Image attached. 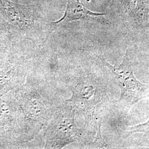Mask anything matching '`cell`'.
Segmentation results:
<instances>
[{"label": "cell", "mask_w": 149, "mask_h": 149, "mask_svg": "<svg viewBox=\"0 0 149 149\" xmlns=\"http://www.w3.org/2000/svg\"><path fill=\"white\" fill-rule=\"evenodd\" d=\"M101 62H83L68 75L72 96L65 102L84 118L87 136L91 143L103 141L101 125L104 116L115 103L116 78Z\"/></svg>", "instance_id": "cell-1"}, {"label": "cell", "mask_w": 149, "mask_h": 149, "mask_svg": "<svg viewBox=\"0 0 149 149\" xmlns=\"http://www.w3.org/2000/svg\"><path fill=\"white\" fill-rule=\"evenodd\" d=\"M106 13H97L88 10L79 0H68L66 10L64 16L54 24L65 23L76 20H93L98 16L106 15Z\"/></svg>", "instance_id": "cell-4"}, {"label": "cell", "mask_w": 149, "mask_h": 149, "mask_svg": "<svg viewBox=\"0 0 149 149\" xmlns=\"http://www.w3.org/2000/svg\"><path fill=\"white\" fill-rule=\"evenodd\" d=\"M76 114L74 109L65 101L57 109L50 131L49 141L53 148L62 149L74 142L84 144L85 130L76 125Z\"/></svg>", "instance_id": "cell-3"}, {"label": "cell", "mask_w": 149, "mask_h": 149, "mask_svg": "<svg viewBox=\"0 0 149 149\" xmlns=\"http://www.w3.org/2000/svg\"><path fill=\"white\" fill-rule=\"evenodd\" d=\"M100 60L112 72L120 86V96L116 103L120 112L127 114L136 103L148 98L149 86L139 82L134 75L129 50H127L122 63L118 66L109 64L103 57Z\"/></svg>", "instance_id": "cell-2"}, {"label": "cell", "mask_w": 149, "mask_h": 149, "mask_svg": "<svg viewBox=\"0 0 149 149\" xmlns=\"http://www.w3.org/2000/svg\"><path fill=\"white\" fill-rule=\"evenodd\" d=\"M0 8L5 15H15L28 25L33 22V12L27 6L14 4L7 0H0Z\"/></svg>", "instance_id": "cell-5"}, {"label": "cell", "mask_w": 149, "mask_h": 149, "mask_svg": "<svg viewBox=\"0 0 149 149\" xmlns=\"http://www.w3.org/2000/svg\"><path fill=\"white\" fill-rule=\"evenodd\" d=\"M149 133V122L137 125H134L129 130L127 131L126 133L128 135L131 134L135 133Z\"/></svg>", "instance_id": "cell-6"}]
</instances>
